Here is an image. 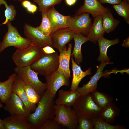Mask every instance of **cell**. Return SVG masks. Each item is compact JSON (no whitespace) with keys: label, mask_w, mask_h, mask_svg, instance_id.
<instances>
[{"label":"cell","mask_w":129,"mask_h":129,"mask_svg":"<svg viewBox=\"0 0 129 129\" xmlns=\"http://www.w3.org/2000/svg\"><path fill=\"white\" fill-rule=\"evenodd\" d=\"M54 98L46 90L41 96L34 112L30 113L26 118L34 129H40L48 120L54 118L55 105Z\"/></svg>","instance_id":"1"},{"label":"cell","mask_w":129,"mask_h":129,"mask_svg":"<svg viewBox=\"0 0 129 129\" xmlns=\"http://www.w3.org/2000/svg\"><path fill=\"white\" fill-rule=\"evenodd\" d=\"M44 54L42 48L32 45L17 48L12 54V59L16 67L30 66Z\"/></svg>","instance_id":"2"},{"label":"cell","mask_w":129,"mask_h":129,"mask_svg":"<svg viewBox=\"0 0 129 129\" xmlns=\"http://www.w3.org/2000/svg\"><path fill=\"white\" fill-rule=\"evenodd\" d=\"M78 117L91 119L99 118L102 109L93 100L90 93L80 95L73 106Z\"/></svg>","instance_id":"3"},{"label":"cell","mask_w":129,"mask_h":129,"mask_svg":"<svg viewBox=\"0 0 129 129\" xmlns=\"http://www.w3.org/2000/svg\"><path fill=\"white\" fill-rule=\"evenodd\" d=\"M59 65V55L56 52L44 54L30 66L38 74L45 77L57 70Z\"/></svg>","instance_id":"4"},{"label":"cell","mask_w":129,"mask_h":129,"mask_svg":"<svg viewBox=\"0 0 129 129\" xmlns=\"http://www.w3.org/2000/svg\"><path fill=\"white\" fill-rule=\"evenodd\" d=\"M11 22L9 21L6 24L8 31L1 42L0 53L10 46L18 48H26L33 45L27 38L21 36L17 28L12 25Z\"/></svg>","instance_id":"5"},{"label":"cell","mask_w":129,"mask_h":129,"mask_svg":"<svg viewBox=\"0 0 129 129\" xmlns=\"http://www.w3.org/2000/svg\"><path fill=\"white\" fill-rule=\"evenodd\" d=\"M14 71L26 85L32 87L41 96L46 90V83L40 81L38 77V74L32 69L30 66H16L14 68Z\"/></svg>","instance_id":"6"},{"label":"cell","mask_w":129,"mask_h":129,"mask_svg":"<svg viewBox=\"0 0 129 129\" xmlns=\"http://www.w3.org/2000/svg\"><path fill=\"white\" fill-rule=\"evenodd\" d=\"M54 118L59 124L69 129H76L78 117L71 107L63 105L55 106Z\"/></svg>","instance_id":"7"},{"label":"cell","mask_w":129,"mask_h":129,"mask_svg":"<svg viewBox=\"0 0 129 129\" xmlns=\"http://www.w3.org/2000/svg\"><path fill=\"white\" fill-rule=\"evenodd\" d=\"M91 23V19L88 13L69 16L67 22L68 27L74 33H80L86 36Z\"/></svg>","instance_id":"8"},{"label":"cell","mask_w":129,"mask_h":129,"mask_svg":"<svg viewBox=\"0 0 129 129\" xmlns=\"http://www.w3.org/2000/svg\"><path fill=\"white\" fill-rule=\"evenodd\" d=\"M24 33L26 38L33 45L42 48L48 46L53 47L51 35H44L29 24H24Z\"/></svg>","instance_id":"9"},{"label":"cell","mask_w":129,"mask_h":129,"mask_svg":"<svg viewBox=\"0 0 129 129\" xmlns=\"http://www.w3.org/2000/svg\"><path fill=\"white\" fill-rule=\"evenodd\" d=\"M5 104L4 109L11 115L27 118L31 113L21 100L14 93H12Z\"/></svg>","instance_id":"10"},{"label":"cell","mask_w":129,"mask_h":129,"mask_svg":"<svg viewBox=\"0 0 129 129\" xmlns=\"http://www.w3.org/2000/svg\"><path fill=\"white\" fill-rule=\"evenodd\" d=\"M112 62H101L99 66H97V70L95 74L90 78L88 83L84 84L81 87H78L76 91L80 95H84L91 93L97 90V82L99 80L103 77H109L110 74L109 72H104L103 70L107 64H112Z\"/></svg>","instance_id":"11"},{"label":"cell","mask_w":129,"mask_h":129,"mask_svg":"<svg viewBox=\"0 0 129 129\" xmlns=\"http://www.w3.org/2000/svg\"><path fill=\"white\" fill-rule=\"evenodd\" d=\"M47 89L51 95L55 98L58 90L62 86H68L69 78L63 73L58 71L54 72L45 77Z\"/></svg>","instance_id":"12"},{"label":"cell","mask_w":129,"mask_h":129,"mask_svg":"<svg viewBox=\"0 0 129 129\" xmlns=\"http://www.w3.org/2000/svg\"><path fill=\"white\" fill-rule=\"evenodd\" d=\"M75 33L68 27L56 31L50 35L53 47L60 53L62 52L66 47V44L73 39Z\"/></svg>","instance_id":"13"},{"label":"cell","mask_w":129,"mask_h":129,"mask_svg":"<svg viewBox=\"0 0 129 129\" xmlns=\"http://www.w3.org/2000/svg\"><path fill=\"white\" fill-rule=\"evenodd\" d=\"M110 11L109 8L103 6L97 0H84L83 5L76 10L75 15L88 13L94 18Z\"/></svg>","instance_id":"14"},{"label":"cell","mask_w":129,"mask_h":129,"mask_svg":"<svg viewBox=\"0 0 129 129\" xmlns=\"http://www.w3.org/2000/svg\"><path fill=\"white\" fill-rule=\"evenodd\" d=\"M45 12L51 23V34L58 30L68 27L67 22L69 16L63 15L60 14L54 7L48 9Z\"/></svg>","instance_id":"15"},{"label":"cell","mask_w":129,"mask_h":129,"mask_svg":"<svg viewBox=\"0 0 129 129\" xmlns=\"http://www.w3.org/2000/svg\"><path fill=\"white\" fill-rule=\"evenodd\" d=\"M25 86L24 82L16 75L12 87V92L18 96L31 113L34 111L37 106L36 104L29 101L25 90Z\"/></svg>","instance_id":"16"},{"label":"cell","mask_w":129,"mask_h":129,"mask_svg":"<svg viewBox=\"0 0 129 129\" xmlns=\"http://www.w3.org/2000/svg\"><path fill=\"white\" fill-rule=\"evenodd\" d=\"M2 121L5 129H34L25 118L11 115Z\"/></svg>","instance_id":"17"},{"label":"cell","mask_w":129,"mask_h":129,"mask_svg":"<svg viewBox=\"0 0 129 129\" xmlns=\"http://www.w3.org/2000/svg\"><path fill=\"white\" fill-rule=\"evenodd\" d=\"M72 44L69 43L59 55V65L57 71L63 73L68 78L71 76L69 63L71 55Z\"/></svg>","instance_id":"18"},{"label":"cell","mask_w":129,"mask_h":129,"mask_svg":"<svg viewBox=\"0 0 129 129\" xmlns=\"http://www.w3.org/2000/svg\"><path fill=\"white\" fill-rule=\"evenodd\" d=\"M102 15H98L94 18V21L91 24L87 37L90 41L94 43L97 41L99 39L103 36L105 32L102 24Z\"/></svg>","instance_id":"19"},{"label":"cell","mask_w":129,"mask_h":129,"mask_svg":"<svg viewBox=\"0 0 129 129\" xmlns=\"http://www.w3.org/2000/svg\"><path fill=\"white\" fill-rule=\"evenodd\" d=\"M71 59L73 75L70 90L75 91H76L81 80L86 76L91 74V68H89L86 71H83L81 70V67L74 61L72 56L71 57Z\"/></svg>","instance_id":"20"},{"label":"cell","mask_w":129,"mask_h":129,"mask_svg":"<svg viewBox=\"0 0 129 129\" xmlns=\"http://www.w3.org/2000/svg\"><path fill=\"white\" fill-rule=\"evenodd\" d=\"M80 94L76 91H72L64 90H60L58 92V97L55 101L57 105H63L73 106Z\"/></svg>","instance_id":"21"},{"label":"cell","mask_w":129,"mask_h":129,"mask_svg":"<svg viewBox=\"0 0 129 129\" xmlns=\"http://www.w3.org/2000/svg\"><path fill=\"white\" fill-rule=\"evenodd\" d=\"M16 74L13 73L10 75L5 81H0V101L5 104L12 93V88Z\"/></svg>","instance_id":"22"},{"label":"cell","mask_w":129,"mask_h":129,"mask_svg":"<svg viewBox=\"0 0 129 129\" xmlns=\"http://www.w3.org/2000/svg\"><path fill=\"white\" fill-rule=\"evenodd\" d=\"M73 39L74 41V45L71 56L75 58V62L79 64L82 61L81 46L85 43L90 40L87 36H84L80 33H75Z\"/></svg>","instance_id":"23"},{"label":"cell","mask_w":129,"mask_h":129,"mask_svg":"<svg viewBox=\"0 0 129 129\" xmlns=\"http://www.w3.org/2000/svg\"><path fill=\"white\" fill-rule=\"evenodd\" d=\"M99 47L100 54L97 59L99 62H109L110 58L107 55V51L110 46L117 44L119 42L118 38L109 40L105 38L103 36L100 38L97 41Z\"/></svg>","instance_id":"24"},{"label":"cell","mask_w":129,"mask_h":129,"mask_svg":"<svg viewBox=\"0 0 129 129\" xmlns=\"http://www.w3.org/2000/svg\"><path fill=\"white\" fill-rule=\"evenodd\" d=\"M120 113V109L113 102L102 109L99 117L103 120L111 124Z\"/></svg>","instance_id":"25"},{"label":"cell","mask_w":129,"mask_h":129,"mask_svg":"<svg viewBox=\"0 0 129 129\" xmlns=\"http://www.w3.org/2000/svg\"><path fill=\"white\" fill-rule=\"evenodd\" d=\"M91 97L96 105L102 109L113 102V97L97 90L91 93Z\"/></svg>","instance_id":"26"},{"label":"cell","mask_w":129,"mask_h":129,"mask_svg":"<svg viewBox=\"0 0 129 129\" xmlns=\"http://www.w3.org/2000/svg\"><path fill=\"white\" fill-rule=\"evenodd\" d=\"M102 24L105 32L109 33L115 30L120 23L119 21L115 19L110 11L102 15Z\"/></svg>","instance_id":"27"},{"label":"cell","mask_w":129,"mask_h":129,"mask_svg":"<svg viewBox=\"0 0 129 129\" xmlns=\"http://www.w3.org/2000/svg\"><path fill=\"white\" fill-rule=\"evenodd\" d=\"M113 8L117 13L129 24V3L122 1L118 4L114 5Z\"/></svg>","instance_id":"28"},{"label":"cell","mask_w":129,"mask_h":129,"mask_svg":"<svg viewBox=\"0 0 129 129\" xmlns=\"http://www.w3.org/2000/svg\"><path fill=\"white\" fill-rule=\"evenodd\" d=\"M2 4H4L6 8L4 11L5 16V21L0 25L6 24L9 21H11L14 20L16 15L17 11L14 5H9L6 1L0 0V7Z\"/></svg>","instance_id":"29"},{"label":"cell","mask_w":129,"mask_h":129,"mask_svg":"<svg viewBox=\"0 0 129 129\" xmlns=\"http://www.w3.org/2000/svg\"><path fill=\"white\" fill-rule=\"evenodd\" d=\"M42 20L40 25L36 28L45 35L49 36L52 34L51 23L45 12L41 13Z\"/></svg>","instance_id":"30"},{"label":"cell","mask_w":129,"mask_h":129,"mask_svg":"<svg viewBox=\"0 0 129 129\" xmlns=\"http://www.w3.org/2000/svg\"><path fill=\"white\" fill-rule=\"evenodd\" d=\"M93 123L94 129H125L124 126L117 124L113 125L103 120L100 118L91 119Z\"/></svg>","instance_id":"31"},{"label":"cell","mask_w":129,"mask_h":129,"mask_svg":"<svg viewBox=\"0 0 129 129\" xmlns=\"http://www.w3.org/2000/svg\"><path fill=\"white\" fill-rule=\"evenodd\" d=\"M39 7L38 11L45 12L48 9L57 5L59 4L63 0H32Z\"/></svg>","instance_id":"32"},{"label":"cell","mask_w":129,"mask_h":129,"mask_svg":"<svg viewBox=\"0 0 129 129\" xmlns=\"http://www.w3.org/2000/svg\"><path fill=\"white\" fill-rule=\"evenodd\" d=\"M25 89L29 101L34 104L38 103L40 99L41 96L30 86L25 85Z\"/></svg>","instance_id":"33"},{"label":"cell","mask_w":129,"mask_h":129,"mask_svg":"<svg viewBox=\"0 0 129 129\" xmlns=\"http://www.w3.org/2000/svg\"><path fill=\"white\" fill-rule=\"evenodd\" d=\"M78 122L77 129H94V124L91 119L79 116Z\"/></svg>","instance_id":"34"},{"label":"cell","mask_w":129,"mask_h":129,"mask_svg":"<svg viewBox=\"0 0 129 129\" xmlns=\"http://www.w3.org/2000/svg\"><path fill=\"white\" fill-rule=\"evenodd\" d=\"M62 128V126L57 123L54 118L48 120L40 129H61Z\"/></svg>","instance_id":"35"},{"label":"cell","mask_w":129,"mask_h":129,"mask_svg":"<svg viewBox=\"0 0 129 129\" xmlns=\"http://www.w3.org/2000/svg\"><path fill=\"white\" fill-rule=\"evenodd\" d=\"M101 3H108L113 5L120 3L122 0H97Z\"/></svg>","instance_id":"36"},{"label":"cell","mask_w":129,"mask_h":129,"mask_svg":"<svg viewBox=\"0 0 129 129\" xmlns=\"http://www.w3.org/2000/svg\"><path fill=\"white\" fill-rule=\"evenodd\" d=\"M42 50L45 54H49L56 52L53 48L49 46H46L42 48Z\"/></svg>","instance_id":"37"},{"label":"cell","mask_w":129,"mask_h":129,"mask_svg":"<svg viewBox=\"0 0 129 129\" xmlns=\"http://www.w3.org/2000/svg\"><path fill=\"white\" fill-rule=\"evenodd\" d=\"M37 9L38 8L36 5L32 3L26 9L28 12L33 14L37 11Z\"/></svg>","instance_id":"38"},{"label":"cell","mask_w":129,"mask_h":129,"mask_svg":"<svg viewBox=\"0 0 129 129\" xmlns=\"http://www.w3.org/2000/svg\"><path fill=\"white\" fill-rule=\"evenodd\" d=\"M31 3L28 0H24L22 1V4L23 7L27 9Z\"/></svg>","instance_id":"39"},{"label":"cell","mask_w":129,"mask_h":129,"mask_svg":"<svg viewBox=\"0 0 129 129\" xmlns=\"http://www.w3.org/2000/svg\"><path fill=\"white\" fill-rule=\"evenodd\" d=\"M122 46L125 48H129V38L127 37L124 40L122 45Z\"/></svg>","instance_id":"40"},{"label":"cell","mask_w":129,"mask_h":129,"mask_svg":"<svg viewBox=\"0 0 129 129\" xmlns=\"http://www.w3.org/2000/svg\"><path fill=\"white\" fill-rule=\"evenodd\" d=\"M77 0H65L66 4L69 6L74 5L76 2Z\"/></svg>","instance_id":"41"},{"label":"cell","mask_w":129,"mask_h":129,"mask_svg":"<svg viewBox=\"0 0 129 129\" xmlns=\"http://www.w3.org/2000/svg\"><path fill=\"white\" fill-rule=\"evenodd\" d=\"M120 72L121 73H123L124 72H126L127 74H129V69H126L120 71L112 70L111 72H110V74L112 73H116L117 72Z\"/></svg>","instance_id":"42"},{"label":"cell","mask_w":129,"mask_h":129,"mask_svg":"<svg viewBox=\"0 0 129 129\" xmlns=\"http://www.w3.org/2000/svg\"><path fill=\"white\" fill-rule=\"evenodd\" d=\"M0 129H5L2 120L0 118Z\"/></svg>","instance_id":"43"},{"label":"cell","mask_w":129,"mask_h":129,"mask_svg":"<svg viewBox=\"0 0 129 129\" xmlns=\"http://www.w3.org/2000/svg\"><path fill=\"white\" fill-rule=\"evenodd\" d=\"M1 103L0 101V108H2L3 107V106Z\"/></svg>","instance_id":"44"},{"label":"cell","mask_w":129,"mask_h":129,"mask_svg":"<svg viewBox=\"0 0 129 129\" xmlns=\"http://www.w3.org/2000/svg\"><path fill=\"white\" fill-rule=\"evenodd\" d=\"M122 1L127 2L129 3V0H122Z\"/></svg>","instance_id":"45"},{"label":"cell","mask_w":129,"mask_h":129,"mask_svg":"<svg viewBox=\"0 0 129 129\" xmlns=\"http://www.w3.org/2000/svg\"><path fill=\"white\" fill-rule=\"evenodd\" d=\"M14 1H22L24 0H13Z\"/></svg>","instance_id":"46"},{"label":"cell","mask_w":129,"mask_h":129,"mask_svg":"<svg viewBox=\"0 0 129 129\" xmlns=\"http://www.w3.org/2000/svg\"><path fill=\"white\" fill-rule=\"evenodd\" d=\"M1 42H0V49L1 47Z\"/></svg>","instance_id":"47"}]
</instances>
